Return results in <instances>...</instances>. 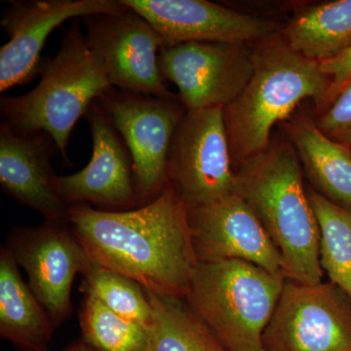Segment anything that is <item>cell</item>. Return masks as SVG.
Listing matches in <instances>:
<instances>
[{"label":"cell","instance_id":"obj_26","mask_svg":"<svg viewBox=\"0 0 351 351\" xmlns=\"http://www.w3.org/2000/svg\"><path fill=\"white\" fill-rule=\"evenodd\" d=\"M63 351H100L96 350L93 346L87 343L84 339H80L75 343H71L68 348H64Z\"/></svg>","mask_w":351,"mask_h":351},{"label":"cell","instance_id":"obj_4","mask_svg":"<svg viewBox=\"0 0 351 351\" xmlns=\"http://www.w3.org/2000/svg\"><path fill=\"white\" fill-rule=\"evenodd\" d=\"M40 80L29 93L2 97V121L25 135L45 133L69 162L73 129L90 107L112 89L105 69L88 47L75 19L54 57L41 66Z\"/></svg>","mask_w":351,"mask_h":351},{"label":"cell","instance_id":"obj_15","mask_svg":"<svg viewBox=\"0 0 351 351\" xmlns=\"http://www.w3.org/2000/svg\"><path fill=\"white\" fill-rule=\"evenodd\" d=\"M189 217L198 262L239 260L272 274H283L282 258L276 245L237 193L191 208Z\"/></svg>","mask_w":351,"mask_h":351},{"label":"cell","instance_id":"obj_1","mask_svg":"<svg viewBox=\"0 0 351 351\" xmlns=\"http://www.w3.org/2000/svg\"><path fill=\"white\" fill-rule=\"evenodd\" d=\"M69 225L92 262L157 295L186 297L199 262L189 208L170 182L149 204L126 211L71 205Z\"/></svg>","mask_w":351,"mask_h":351},{"label":"cell","instance_id":"obj_19","mask_svg":"<svg viewBox=\"0 0 351 351\" xmlns=\"http://www.w3.org/2000/svg\"><path fill=\"white\" fill-rule=\"evenodd\" d=\"M284 39L295 52L317 63L351 47V0L304 9L289 22Z\"/></svg>","mask_w":351,"mask_h":351},{"label":"cell","instance_id":"obj_25","mask_svg":"<svg viewBox=\"0 0 351 351\" xmlns=\"http://www.w3.org/2000/svg\"><path fill=\"white\" fill-rule=\"evenodd\" d=\"M321 71L331 80L328 107L351 82V47L332 59L320 63ZM327 107V108H328Z\"/></svg>","mask_w":351,"mask_h":351},{"label":"cell","instance_id":"obj_17","mask_svg":"<svg viewBox=\"0 0 351 351\" xmlns=\"http://www.w3.org/2000/svg\"><path fill=\"white\" fill-rule=\"evenodd\" d=\"M6 247L0 251V335L19 351H48L55 327L21 276Z\"/></svg>","mask_w":351,"mask_h":351},{"label":"cell","instance_id":"obj_20","mask_svg":"<svg viewBox=\"0 0 351 351\" xmlns=\"http://www.w3.org/2000/svg\"><path fill=\"white\" fill-rule=\"evenodd\" d=\"M145 292L152 320L143 351H228L186 300Z\"/></svg>","mask_w":351,"mask_h":351},{"label":"cell","instance_id":"obj_5","mask_svg":"<svg viewBox=\"0 0 351 351\" xmlns=\"http://www.w3.org/2000/svg\"><path fill=\"white\" fill-rule=\"evenodd\" d=\"M285 282L243 261L199 263L184 300L228 351H265L263 332Z\"/></svg>","mask_w":351,"mask_h":351},{"label":"cell","instance_id":"obj_13","mask_svg":"<svg viewBox=\"0 0 351 351\" xmlns=\"http://www.w3.org/2000/svg\"><path fill=\"white\" fill-rule=\"evenodd\" d=\"M92 157L80 172L55 176L54 189L64 204L98 205L108 211L138 207L133 161L123 138L98 101L86 115Z\"/></svg>","mask_w":351,"mask_h":351},{"label":"cell","instance_id":"obj_22","mask_svg":"<svg viewBox=\"0 0 351 351\" xmlns=\"http://www.w3.org/2000/svg\"><path fill=\"white\" fill-rule=\"evenodd\" d=\"M84 292L80 314L82 339L100 351H143L147 328L122 317L92 293Z\"/></svg>","mask_w":351,"mask_h":351},{"label":"cell","instance_id":"obj_21","mask_svg":"<svg viewBox=\"0 0 351 351\" xmlns=\"http://www.w3.org/2000/svg\"><path fill=\"white\" fill-rule=\"evenodd\" d=\"M320 230V265L351 302V208L307 191Z\"/></svg>","mask_w":351,"mask_h":351},{"label":"cell","instance_id":"obj_6","mask_svg":"<svg viewBox=\"0 0 351 351\" xmlns=\"http://www.w3.org/2000/svg\"><path fill=\"white\" fill-rule=\"evenodd\" d=\"M167 175L189 209L237 193L223 108L186 110L171 145Z\"/></svg>","mask_w":351,"mask_h":351},{"label":"cell","instance_id":"obj_7","mask_svg":"<svg viewBox=\"0 0 351 351\" xmlns=\"http://www.w3.org/2000/svg\"><path fill=\"white\" fill-rule=\"evenodd\" d=\"M98 101L130 154L138 207L149 204L168 184L171 145L186 108L180 100H166L114 87Z\"/></svg>","mask_w":351,"mask_h":351},{"label":"cell","instance_id":"obj_2","mask_svg":"<svg viewBox=\"0 0 351 351\" xmlns=\"http://www.w3.org/2000/svg\"><path fill=\"white\" fill-rule=\"evenodd\" d=\"M237 193L276 245L287 280L322 282L320 230L304 189L299 157L287 145H270L235 170Z\"/></svg>","mask_w":351,"mask_h":351},{"label":"cell","instance_id":"obj_23","mask_svg":"<svg viewBox=\"0 0 351 351\" xmlns=\"http://www.w3.org/2000/svg\"><path fill=\"white\" fill-rule=\"evenodd\" d=\"M83 276V291L92 293L113 313L149 328L152 307L140 284L92 261Z\"/></svg>","mask_w":351,"mask_h":351},{"label":"cell","instance_id":"obj_8","mask_svg":"<svg viewBox=\"0 0 351 351\" xmlns=\"http://www.w3.org/2000/svg\"><path fill=\"white\" fill-rule=\"evenodd\" d=\"M265 351H351V302L332 282L287 280L263 336Z\"/></svg>","mask_w":351,"mask_h":351},{"label":"cell","instance_id":"obj_14","mask_svg":"<svg viewBox=\"0 0 351 351\" xmlns=\"http://www.w3.org/2000/svg\"><path fill=\"white\" fill-rule=\"evenodd\" d=\"M158 32L166 47L186 43H258L274 36L271 21L207 0H121Z\"/></svg>","mask_w":351,"mask_h":351},{"label":"cell","instance_id":"obj_11","mask_svg":"<svg viewBox=\"0 0 351 351\" xmlns=\"http://www.w3.org/2000/svg\"><path fill=\"white\" fill-rule=\"evenodd\" d=\"M29 276V286L55 327L71 313V287L91 260L69 225L14 228L5 246Z\"/></svg>","mask_w":351,"mask_h":351},{"label":"cell","instance_id":"obj_10","mask_svg":"<svg viewBox=\"0 0 351 351\" xmlns=\"http://www.w3.org/2000/svg\"><path fill=\"white\" fill-rule=\"evenodd\" d=\"M158 64L164 80L179 90L186 110L225 108L251 78L253 49L246 43H181L164 47Z\"/></svg>","mask_w":351,"mask_h":351},{"label":"cell","instance_id":"obj_3","mask_svg":"<svg viewBox=\"0 0 351 351\" xmlns=\"http://www.w3.org/2000/svg\"><path fill=\"white\" fill-rule=\"evenodd\" d=\"M253 73L241 93L223 108L232 161L241 163L269 149L270 132L301 101L326 110L331 80L320 64L274 36L253 49Z\"/></svg>","mask_w":351,"mask_h":351},{"label":"cell","instance_id":"obj_24","mask_svg":"<svg viewBox=\"0 0 351 351\" xmlns=\"http://www.w3.org/2000/svg\"><path fill=\"white\" fill-rule=\"evenodd\" d=\"M327 137L351 149V82L315 122Z\"/></svg>","mask_w":351,"mask_h":351},{"label":"cell","instance_id":"obj_18","mask_svg":"<svg viewBox=\"0 0 351 351\" xmlns=\"http://www.w3.org/2000/svg\"><path fill=\"white\" fill-rule=\"evenodd\" d=\"M288 133L314 191L351 208V149L327 137L311 120H295Z\"/></svg>","mask_w":351,"mask_h":351},{"label":"cell","instance_id":"obj_16","mask_svg":"<svg viewBox=\"0 0 351 351\" xmlns=\"http://www.w3.org/2000/svg\"><path fill=\"white\" fill-rule=\"evenodd\" d=\"M56 151L47 134L25 135L6 122L0 124V186L3 193L38 211L46 223L69 225V206L53 184L56 174L51 158Z\"/></svg>","mask_w":351,"mask_h":351},{"label":"cell","instance_id":"obj_9","mask_svg":"<svg viewBox=\"0 0 351 351\" xmlns=\"http://www.w3.org/2000/svg\"><path fill=\"white\" fill-rule=\"evenodd\" d=\"M82 20L88 47L100 61L112 87L180 100L166 87L159 69V53L166 47L165 41L140 14L127 7L122 12Z\"/></svg>","mask_w":351,"mask_h":351},{"label":"cell","instance_id":"obj_12","mask_svg":"<svg viewBox=\"0 0 351 351\" xmlns=\"http://www.w3.org/2000/svg\"><path fill=\"white\" fill-rule=\"evenodd\" d=\"M1 25L9 41L0 49V92L32 82L43 66L41 52L51 32L68 20L119 13L121 0L10 1Z\"/></svg>","mask_w":351,"mask_h":351}]
</instances>
